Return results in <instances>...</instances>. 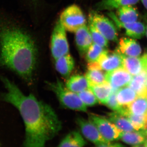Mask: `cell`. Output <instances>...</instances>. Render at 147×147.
Listing matches in <instances>:
<instances>
[{
	"label": "cell",
	"mask_w": 147,
	"mask_h": 147,
	"mask_svg": "<svg viewBox=\"0 0 147 147\" xmlns=\"http://www.w3.org/2000/svg\"><path fill=\"white\" fill-rule=\"evenodd\" d=\"M38 56L36 40L26 21L0 7V67L30 84Z\"/></svg>",
	"instance_id": "obj_1"
},
{
	"label": "cell",
	"mask_w": 147,
	"mask_h": 147,
	"mask_svg": "<svg viewBox=\"0 0 147 147\" xmlns=\"http://www.w3.org/2000/svg\"><path fill=\"white\" fill-rule=\"evenodd\" d=\"M0 80L5 90L1 99L15 107L24 121V147H45L47 142L56 137L62 127L55 110L33 94H24L7 77L0 76Z\"/></svg>",
	"instance_id": "obj_2"
},
{
	"label": "cell",
	"mask_w": 147,
	"mask_h": 147,
	"mask_svg": "<svg viewBox=\"0 0 147 147\" xmlns=\"http://www.w3.org/2000/svg\"><path fill=\"white\" fill-rule=\"evenodd\" d=\"M48 85L65 107L71 110L86 112L87 106L77 94L69 90L59 80L57 79L56 82L49 83Z\"/></svg>",
	"instance_id": "obj_3"
},
{
	"label": "cell",
	"mask_w": 147,
	"mask_h": 147,
	"mask_svg": "<svg viewBox=\"0 0 147 147\" xmlns=\"http://www.w3.org/2000/svg\"><path fill=\"white\" fill-rule=\"evenodd\" d=\"M59 21L66 30L71 32H75L86 23L83 11L75 4L69 6L61 12Z\"/></svg>",
	"instance_id": "obj_4"
},
{
	"label": "cell",
	"mask_w": 147,
	"mask_h": 147,
	"mask_svg": "<svg viewBox=\"0 0 147 147\" xmlns=\"http://www.w3.org/2000/svg\"><path fill=\"white\" fill-rule=\"evenodd\" d=\"M65 31L59 20L53 30L50 41L51 54L55 60L69 54V46Z\"/></svg>",
	"instance_id": "obj_5"
},
{
	"label": "cell",
	"mask_w": 147,
	"mask_h": 147,
	"mask_svg": "<svg viewBox=\"0 0 147 147\" xmlns=\"http://www.w3.org/2000/svg\"><path fill=\"white\" fill-rule=\"evenodd\" d=\"M89 120L95 125L102 137L107 142H114L120 139L123 132L108 118L90 114Z\"/></svg>",
	"instance_id": "obj_6"
},
{
	"label": "cell",
	"mask_w": 147,
	"mask_h": 147,
	"mask_svg": "<svg viewBox=\"0 0 147 147\" xmlns=\"http://www.w3.org/2000/svg\"><path fill=\"white\" fill-rule=\"evenodd\" d=\"M89 21L108 40L118 42L117 29L108 18L95 11H92L90 13Z\"/></svg>",
	"instance_id": "obj_7"
},
{
	"label": "cell",
	"mask_w": 147,
	"mask_h": 147,
	"mask_svg": "<svg viewBox=\"0 0 147 147\" xmlns=\"http://www.w3.org/2000/svg\"><path fill=\"white\" fill-rule=\"evenodd\" d=\"M76 121L81 130V134L88 141L95 145L102 144L109 142L104 139L97 127L90 121L83 118L78 117Z\"/></svg>",
	"instance_id": "obj_8"
},
{
	"label": "cell",
	"mask_w": 147,
	"mask_h": 147,
	"mask_svg": "<svg viewBox=\"0 0 147 147\" xmlns=\"http://www.w3.org/2000/svg\"><path fill=\"white\" fill-rule=\"evenodd\" d=\"M123 55L117 50L111 53L107 50L99 58L97 63L100 69L107 72L123 67Z\"/></svg>",
	"instance_id": "obj_9"
},
{
	"label": "cell",
	"mask_w": 147,
	"mask_h": 147,
	"mask_svg": "<svg viewBox=\"0 0 147 147\" xmlns=\"http://www.w3.org/2000/svg\"><path fill=\"white\" fill-rule=\"evenodd\" d=\"M132 78L131 74L123 67H120L106 73V82L115 90L128 86Z\"/></svg>",
	"instance_id": "obj_10"
},
{
	"label": "cell",
	"mask_w": 147,
	"mask_h": 147,
	"mask_svg": "<svg viewBox=\"0 0 147 147\" xmlns=\"http://www.w3.org/2000/svg\"><path fill=\"white\" fill-rule=\"evenodd\" d=\"M110 16L118 28L125 30V34L127 36L134 39H140L145 35V25L142 22L137 21L133 23H124L121 22L116 15L112 12L110 13Z\"/></svg>",
	"instance_id": "obj_11"
},
{
	"label": "cell",
	"mask_w": 147,
	"mask_h": 147,
	"mask_svg": "<svg viewBox=\"0 0 147 147\" xmlns=\"http://www.w3.org/2000/svg\"><path fill=\"white\" fill-rule=\"evenodd\" d=\"M117 51L127 57H138L142 53L140 44L134 38L123 37L119 40Z\"/></svg>",
	"instance_id": "obj_12"
},
{
	"label": "cell",
	"mask_w": 147,
	"mask_h": 147,
	"mask_svg": "<svg viewBox=\"0 0 147 147\" xmlns=\"http://www.w3.org/2000/svg\"><path fill=\"white\" fill-rule=\"evenodd\" d=\"M75 33L76 47L79 53L84 55L93 43L89 27L86 24L78 29Z\"/></svg>",
	"instance_id": "obj_13"
},
{
	"label": "cell",
	"mask_w": 147,
	"mask_h": 147,
	"mask_svg": "<svg viewBox=\"0 0 147 147\" xmlns=\"http://www.w3.org/2000/svg\"><path fill=\"white\" fill-rule=\"evenodd\" d=\"M123 67L131 75H136L147 69L145 55L141 57H127L123 55Z\"/></svg>",
	"instance_id": "obj_14"
},
{
	"label": "cell",
	"mask_w": 147,
	"mask_h": 147,
	"mask_svg": "<svg viewBox=\"0 0 147 147\" xmlns=\"http://www.w3.org/2000/svg\"><path fill=\"white\" fill-rule=\"evenodd\" d=\"M147 69H144L132 77L129 86L136 92L138 96H147Z\"/></svg>",
	"instance_id": "obj_15"
},
{
	"label": "cell",
	"mask_w": 147,
	"mask_h": 147,
	"mask_svg": "<svg viewBox=\"0 0 147 147\" xmlns=\"http://www.w3.org/2000/svg\"><path fill=\"white\" fill-rule=\"evenodd\" d=\"M74 59L69 54L61 57L55 60L56 69L61 76L67 77L69 76L74 68Z\"/></svg>",
	"instance_id": "obj_16"
},
{
	"label": "cell",
	"mask_w": 147,
	"mask_h": 147,
	"mask_svg": "<svg viewBox=\"0 0 147 147\" xmlns=\"http://www.w3.org/2000/svg\"><path fill=\"white\" fill-rule=\"evenodd\" d=\"M86 144L87 142L81 132L74 131L66 135L57 147H84Z\"/></svg>",
	"instance_id": "obj_17"
},
{
	"label": "cell",
	"mask_w": 147,
	"mask_h": 147,
	"mask_svg": "<svg viewBox=\"0 0 147 147\" xmlns=\"http://www.w3.org/2000/svg\"><path fill=\"white\" fill-rule=\"evenodd\" d=\"M133 5L124 6L117 9L116 16L121 22L130 23L137 21L139 17V12Z\"/></svg>",
	"instance_id": "obj_18"
},
{
	"label": "cell",
	"mask_w": 147,
	"mask_h": 147,
	"mask_svg": "<svg viewBox=\"0 0 147 147\" xmlns=\"http://www.w3.org/2000/svg\"><path fill=\"white\" fill-rule=\"evenodd\" d=\"M120 139L127 144L137 146L145 144L147 140V135L146 130L144 129L123 132Z\"/></svg>",
	"instance_id": "obj_19"
},
{
	"label": "cell",
	"mask_w": 147,
	"mask_h": 147,
	"mask_svg": "<svg viewBox=\"0 0 147 147\" xmlns=\"http://www.w3.org/2000/svg\"><path fill=\"white\" fill-rule=\"evenodd\" d=\"M89 88L94 94L98 102L105 105L113 91V88L107 82L98 85L90 86Z\"/></svg>",
	"instance_id": "obj_20"
},
{
	"label": "cell",
	"mask_w": 147,
	"mask_h": 147,
	"mask_svg": "<svg viewBox=\"0 0 147 147\" xmlns=\"http://www.w3.org/2000/svg\"><path fill=\"white\" fill-rule=\"evenodd\" d=\"M66 87L71 91L78 93L89 88V85L86 76L77 74L71 76L68 79Z\"/></svg>",
	"instance_id": "obj_21"
},
{
	"label": "cell",
	"mask_w": 147,
	"mask_h": 147,
	"mask_svg": "<svg viewBox=\"0 0 147 147\" xmlns=\"http://www.w3.org/2000/svg\"><path fill=\"white\" fill-rule=\"evenodd\" d=\"M140 0H101L97 4L96 8L98 10H113L121 7L134 5Z\"/></svg>",
	"instance_id": "obj_22"
},
{
	"label": "cell",
	"mask_w": 147,
	"mask_h": 147,
	"mask_svg": "<svg viewBox=\"0 0 147 147\" xmlns=\"http://www.w3.org/2000/svg\"><path fill=\"white\" fill-rule=\"evenodd\" d=\"M108 119L123 132L135 130L128 119L119 113L117 112L109 113Z\"/></svg>",
	"instance_id": "obj_23"
},
{
	"label": "cell",
	"mask_w": 147,
	"mask_h": 147,
	"mask_svg": "<svg viewBox=\"0 0 147 147\" xmlns=\"http://www.w3.org/2000/svg\"><path fill=\"white\" fill-rule=\"evenodd\" d=\"M137 94L132 89L126 87L121 88L117 91V98L119 104L127 107L137 98Z\"/></svg>",
	"instance_id": "obj_24"
},
{
	"label": "cell",
	"mask_w": 147,
	"mask_h": 147,
	"mask_svg": "<svg viewBox=\"0 0 147 147\" xmlns=\"http://www.w3.org/2000/svg\"><path fill=\"white\" fill-rule=\"evenodd\" d=\"M86 77L90 86L98 85L106 82V73L100 69H88Z\"/></svg>",
	"instance_id": "obj_25"
},
{
	"label": "cell",
	"mask_w": 147,
	"mask_h": 147,
	"mask_svg": "<svg viewBox=\"0 0 147 147\" xmlns=\"http://www.w3.org/2000/svg\"><path fill=\"white\" fill-rule=\"evenodd\" d=\"M129 113L140 115L147 113V96H138L127 107Z\"/></svg>",
	"instance_id": "obj_26"
},
{
	"label": "cell",
	"mask_w": 147,
	"mask_h": 147,
	"mask_svg": "<svg viewBox=\"0 0 147 147\" xmlns=\"http://www.w3.org/2000/svg\"><path fill=\"white\" fill-rule=\"evenodd\" d=\"M106 51L105 48L93 42L86 53V60L88 63L97 62Z\"/></svg>",
	"instance_id": "obj_27"
},
{
	"label": "cell",
	"mask_w": 147,
	"mask_h": 147,
	"mask_svg": "<svg viewBox=\"0 0 147 147\" xmlns=\"http://www.w3.org/2000/svg\"><path fill=\"white\" fill-rule=\"evenodd\" d=\"M89 28L93 42L103 48L107 47L108 44V40L100 33L90 21H89Z\"/></svg>",
	"instance_id": "obj_28"
},
{
	"label": "cell",
	"mask_w": 147,
	"mask_h": 147,
	"mask_svg": "<svg viewBox=\"0 0 147 147\" xmlns=\"http://www.w3.org/2000/svg\"><path fill=\"white\" fill-rule=\"evenodd\" d=\"M77 94L82 102L86 106H93L98 102L94 94L89 88Z\"/></svg>",
	"instance_id": "obj_29"
},
{
	"label": "cell",
	"mask_w": 147,
	"mask_h": 147,
	"mask_svg": "<svg viewBox=\"0 0 147 147\" xmlns=\"http://www.w3.org/2000/svg\"><path fill=\"white\" fill-rule=\"evenodd\" d=\"M144 115H137L130 113L127 117L134 129L137 131L144 129Z\"/></svg>",
	"instance_id": "obj_30"
},
{
	"label": "cell",
	"mask_w": 147,
	"mask_h": 147,
	"mask_svg": "<svg viewBox=\"0 0 147 147\" xmlns=\"http://www.w3.org/2000/svg\"><path fill=\"white\" fill-rule=\"evenodd\" d=\"M38 0H21L22 7L25 11L35 6Z\"/></svg>",
	"instance_id": "obj_31"
},
{
	"label": "cell",
	"mask_w": 147,
	"mask_h": 147,
	"mask_svg": "<svg viewBox=\"0 0 147 147\" xmlns=\"http://www.w3.org/2000/svg\"><path fill=\"white\" fill-rule=\"evenodd\" d=\"M93 147H125L121 143L116 142H108L105 144L98 145H95Z\"/></svg>",
	"instance_id": "obj_32"
},
{
	"label": "cell",
	"mask_w": 147,
	"mask_h": 147,
	"mask_svg": "<svg viewBox=\"0 0 147 147\" xmlns=\"http://www.w3.org/2000/svg\"><path fill=\"white\" fill-rule=\"evenodd\" d=\"M144 130H147V113L144 115Z\"/></svg>",
	"instance_id": "obj_33"
},
{
	"label": "cell",
	"mask_w": 147,
	"mask_h": 147,
	"mask_svg": "<svg viewBox=\"0 0 147 147\" xmlns=\"http://www.w3.org/2000/svg\"><path fill=\"white\" fill-rule=\"evenodd\" d=\"M144 21H145V23H146V24H145V28H146V32H145V35H146L147 38V13H145L144 16Z\"/></svg>",
	"instance_id": "obj_34"
},
{
	"label": "cell",
	"mask_w": 147,
	"mask_h": 147,
	"mask_svg": "<svg viewBox=\"0 0 147 147\" xmlns=\"http://www.w3.org/2000/svg\"><path fill=\"white\" fill-rule=\"evenodd\" d=\"M143 5L147 10V0H141Z\"/></svg>",
	"instance_id": "obj_35"
},
{
	"label": "cell",
	"mask_w": 147,
	"mask_h": 147,
	"mask_svg": "<svg viewBox=\"0 0 147 147\" xmlns=\"http://www.w3.org/2000/svg\"><path fill=\"white\" fill-rule=\"evenodd\" d=\"M145 57H146V67H147V54H145Z\"/></svg>",
	"instance_id": "obj_36"
},
{
	"label": "cell",
	"mask_w": 147,
	"mask_h": 147,
	"mask_svg": "<svg viewBox=\"0 0 147 147\" xmlns=\"http://www.w3.org/2000/svg\"><path fill=\"white\" fill-rule=\"evenodd\" d=\"M144 144H145V147H147V141H146V142H145V143Z\"/></svg>",
	"instance_id": "obj_37"
},
{
	"label": "cell",
	"mask_w": 147,
	"mask_h": 147,
	"mask_svg": "<svg viewBox=\"0 0 147 147\" xmlns=\"http://www.w3.org/2000/svg\"><path fill=\"white\" fill-rule=\"evenodd\" d=\"M146 130V134L147 135V130Z\"/></svg>",
	"instance_id": "obj_38"
},
{
	"label": "cell",
	"mask_w": 147,
	"mask_h": 147,
	"mask_svg": "<svg viewBox=\"0 0 147 147\" xmlns=\"http://www.w3.org/2000/svg\"><path fill=\"white\" fill-rule=\"evenodd\" d=\"M146 87H147V79L146 80Z\"/></svg>",
	"instance_id": "obj_39"
},
{
	"label": "cell",
	"mask_w": 147,
	"mask_h": 147,
	"mask_svg": "<svg viewBox=\"0 0 147 147\" xmlns=\"http://www.w3.org/2000/svg\"><path fill=\"white\" fill-rule=\"evenodd\" d=\"M139 147V146H138V147Z\"/></svg>",
	"instance_id": "obj_40"
}]
</instances>
